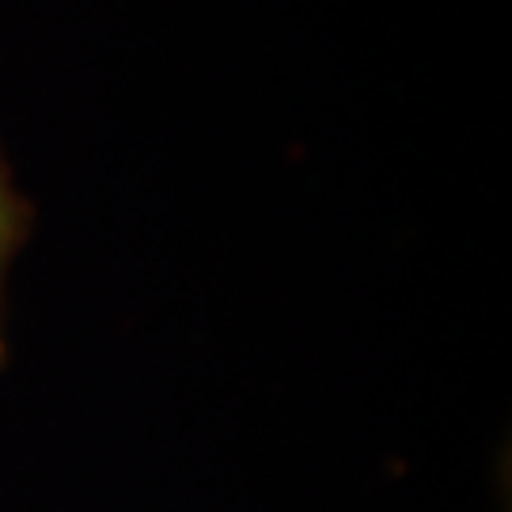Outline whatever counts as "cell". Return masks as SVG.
<instances>
[{"mask_svg": "<svg viewBox=\"0 0 512 512\" xmlns=\"http://www.w3.org/2000/svg\"><path fill=\"white\" fill-rule=\"evenodd\" d=\"M35 228V205L19 194L16 175L0 148V368L8 361V334H4V300H8V274Z\"/></svg>", "mask_w": 512, "mask_h": 512, "instance_id": "cell-1", "label": "cell"}]
</instances>
